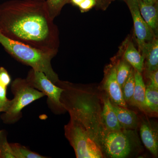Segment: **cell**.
<instances>
[{"mask_svg": "<svg viewBox=\"0 0 158 158\" xmlns=\"http://www.w3.org/2000/svg\"><path fill=\"white\" fill-rule=\"evenodd\" d=\"M0 33L53 56L59 35L46 0H9L0 4Z\"/></svg>", "mask_w": 158, "mask_h": 158, "instance_id": "obj_1", "label": "cell"}, {"mask_svg": "<svg viewBox=\"0 0 158 158\" xmlns=\"http://www.w3.org/2000/svg\"><path fill=\"white\" fill-rule=\"evenodd\" d=\"M64 89L60 101L70 117L80 121L100 145L105 129L102 119V98L95 91L59 81Z\"/></svg>", "mask_w": 158, "mask_h": 158, "instance_id": "obj_2", "label": "cell"}, {"mask_svg": "<svg viewBox=\"0 0 158 158\" xmlns=\"http://www.w3.org/2000/svg\"><path fill=\"white\" fill-rule=\"evenodd\" d=\"M0 44L5 50L20 62L31 66L32 69L41 72L54 84L59 81L51 64L54 58L52 55L22 43L17 42L0 33Z\"/></svg>", "mask_w": 158, "mask_h": 158, "instance_id": "obj_3", "label": "cell"}, {"mask_svg": "<svg viewBox=\"0 0 158 158\" xmlns=\"http://www.w3.org/2000/svg\"><path fill=\"white\" fill-rule=\"evenodd\" d=\"M100 146L104 156L124 158L135 152L140 145L135 130L122 129L113 131H106L102 136Z\"/></svg>", "mask_w": 158, "mask_h": 158, "instance_id": "obj_4", "label": "cell"}, {"mask_svg": "<svg viewBox=\"0 0 158 158\" xmlns=\"http://www.w3.org/2000/svg\"><path fill=\"white\" fill-rule=\"evenodd\" d=\"M65 135L77 158L104 157L100 145L78 120L70 117L64 127Z\"/></svg>", "mask_w": 158, "mask_h": 158, "instance_id": "obj_5", "label": "cell"}, {"mask_svg": "<svg viewBox=\"0 0 158 158\" xmlns=\"http://www.w3.org/2000/svg\"><path fill=\"white\" fill-rule=\"evenodd\" d=\"M11 90L14 98L10 100L7 110L2 116L3 122L6 123H13L18 121L22 116L21 111L25 107L45 96L42 92L32 87L27 79L20 78L12 82Z\"/></svg>", "mask_w": 158, "mask_h": 158, "instance_id": "obj_6", "label": "cell"}, {"mask_svg": "<svg viewBox=\"0 0 158 158\" xmlns=\"http://www.w3.org/2000/svg\"><path fill=\"white\" fill-rule=\"evenodd\" d=\"M33 88L44 94L48 97V104L56 111H65L60 101L64 89L52 83L41 72L31 69L26 78Z\"/></svg>", "mask_w": 158, "mask_h": 158, "instance_id": "obj_7", "label": "cell"}, {"mask_svg": "<svg viewBox=\"0 0 158 158\" xmlns=\"http://www.w3.org/2000/svg\"><path fill=\"white\" fill-rule=\"evenodd\" d=\"M127 4L133 18L135 37L141 53L148 44L154 38V33L141 16L138 0H127Z\"/></svg>", "mask_w": 158, "mask_h": 158, "instance_id": "obj_8", "label": "cell"}, {"mask_svg": "<svg viewBox=\"0 0 158 158\" xmlns=\"http://www.w3.org/2000/svg\"><path fill=\"white\" fill-rule=\"evenodd\" d=\"M103 90L109 97L112 103L127 108V105L123 99L122 91L117 77L116 65L111 66L108 69L103 83Z\"/></svg>", "mask_w": 158, "mask_h": 158, "instance_id": "obj_9", "label": "cell"}, {"mask_svg": "<svg viewBox=\"0 0 158 158\" xmlns=\"http://www.w3.org/2000/svg\"><path fill=\"white\" fill-rule=\"evenodd\" d=\"M140 124V135L142 143L150 152L156 157L158 154L157 125L148 120H143Z\"/></svg>", "mask_w": 158, "mask_h": 158, "instance_id": "obj_10", "label": "cell"}, {"mask_svg": "<svg viewBox=\"0 0 158 158\" xmlns=\"http://www.w3.org/2000/svg\"><path fill=\"white\" fill-rule=\"evenodd\" d=\"M102 119L105 132L113 131L122 129L110 99L105 94L102 95Z\"/></svg>", "mask_w": 158, "mask_h": 158, "instance_id": "obj_11", "label": "cell"}, {"mask_svg": "<svg viewBox=\"0 0 158 158\" xmlns=\"http://www.w3.org/2000/svg\"><path fill=\"white\" fill-rule=\"evenodd\" d=\"M112 104L122 128L127 130L137 129L139 124V118L137 113L133 110H129L127 108Z\"/></svg>", "mask_w": 158, "mask_h": 158, "instance_id": "obj_12", "label": "cell"}, {"mask_svg": "<svg viewBox=\"0 0 158 158\" xmlns=\"http://www.w3.org/2000/svg\"><path fill=\"white\" fill-rule=\"evenodd\" d=\"M135 87L131 100L129 104L138 108L142 112L146 113L145 105V90L146 85L141 73L134 69Z\"/></svg>", "mask_w": 158, "mask_h": 158, "instance_id": "obj_13", "label": "cell"}, {"mask_svg": "<svg viewBox=\"0 0 158 158\" xmlns=\"http://www.w3.org/2000/svg\"><path fill=\"white\" fill-rule=\"evenodd\" d=\"M139 10L141 16L149 26L153 33L157 32L158 27L157 2L150 4L138 0Z\"/></svg>", "mask_w": 158, "mask_h": 158, "instance_id": "obj_14", "label": "cell"}, {"mask_svg": "<svg viewBox=\"0 0 158 158\" xmlns=\"http://www.w3.org/2000/svg\"><path fill=\"white\" fill-rule=\"evenodd\" d=\"M146 59L147 75L158 70V40L155 38L148 43L141 52Z\"/></svg>", "mask_w": 158, "mask_h": 158, "instance_id": "obj_15", "label": "cell"}, {"mask_svg": "<svg viewBox=\"0 0 158 158\" xmlns=\"http://www.w3.org/2000/svg\"><path fill=\"white\" fill-rule=\"evenodd\" d=\"M124 60L129 63L135 70L141 73L144 69L145 58L137 50L132 42L128 44L124 54Z\"/></svg>", "mask_w": 158, "mask_h": 158, "instance_id": "obj_16", "label": "cell"}, {"mask_svg": "<svg viewBox=\"0 0 158 158\" xmlns=\"http://www.w3.org/2000/svg\"><path fill=\"white\" fill-rule=\"evenodd\" d=\"M145 105L146 114L156 115L158 113V88L146 86Z\"/></svg>", "mask_w": 158, "mask_h": 158, "instance_id": "obj_17", "label": "cell"}, {"mask_svg": "<svg viewBox=\"0 0 158 158\" xmlns=\"http://www.w3.org/2000/svg\"><path fill=\"white\" fill-rule=\"evenodd\" d=\"M15 158H46L37 153L31 151L19 143H10Z\"/></svg>", "mask_w": 158, "mask_h": 158, "instance_id": "obj_18", "label": "cell"}, {"mask_svg": "<svg viewBox=\"0 0 158 158\" xmlns=\"http://www.w3.org/2000/svg\"><path fill=\"white\" fill-rule=\"evenodd\" d=\"M116 66V77L122 89L133 68L129 63L125 60L120 61Z\"/></svg>", "mask_w": 158, "mask_h": 158, "instance_id": "obj_19", "label": "cell"}, {"mask_svg": "<svg viewBox=\"0 0 158 158\" xmlns=\"http://www.w3.org/2000/svg\"><path fill=\"white\" fill-rule=\"evenodd\" d=\"M135 87L134 69H132L129 75L122 88L123 96L127 104H129L132 98Z\"/></svg>", "mask_w": 158, "mask_h": 158, "instance_id": "obj_20", "label": "cell"}, {"mask_svg": "<svg viewBox=\"0 0 158 158\" xmlns=\"http://www.w3.org/2000/svg\"><path fill=\"white\" fill-rule=\"evenodd\" d=\"M70 0H46L49 14L51 18L54 19L59 12L62 7L65 4L70 2Z\"/></svg>", "mask_w": 158, "mask_h": 158, "instance_id": "obj_21", "label": "cell"}, {"mask_svg": "<svg viewBox=\"0 0 158 158\" xmlns=\"http://www.w3.org/2000/svg\"><path fill=\"white\" fill-rule=\"evenodd\" d=\"M0 158H15L4 130L0 131Z\"/></svg>", "mask_w": 158, "mask_h": 158, "instance_id": "obj_22", "label": "cell"}, {"mask_svg": "<svg viewBox=\"0 0 158 158\" xmlns=\"http://www.w3.org/2000/svg\"><path fill=\"white\" fill-rule=\"evenodd\" d=\"M11 82V77L7 70L3 67H0V84L7 87Z\"/></svg>", "mask_w": 158, "mask_h": 158, "instance_id": "obj_23", "label": "cell"}, {"mask_svg": "<svg viewBox=\"0 0 158 158\" xmlns=\"http://www.w3.org/2000/svg\"><path fill=\"white\" fill-rule=\"evenodd\" d=\"M97 4L96 0H83L78 6L82 11H87Z\"/></svg>", "mask_w": 158, "mask_h": 158, "instance_id": "obj_24", "label": "cell"}, {"mask_svg": "<svg viewBox=\"0 0 158 158\" xmlns=\"http://www.w3.org/2000/svg\"><path fill=\"white\" fill-rule=\"evenodd\" d=\"M147 76L149 80L148 85L153 88H158V70L151 73Z\"/></svg>", "mask_w": 158, "mask_h": 158, "instance_id": "obj_25", "label": "cell"}, {"mask_svg": "<svg viewBox=\"0 0 158 158\" xmlns=\"http://www.w3.org/2000/svg\"><path fill=\"white\" fill-rule=\"evenodd\" d=\"M6 88L7 87L0 84V102L5 104L9 103L10 100L6 98Z\"/></svg>", "mask_w": 158, "mask_h": 158, "instance_id": "obj_26", "label": "cell"}, {"mask_svg": "<svg viewBox=\"0 0 158 158\" xmlns=\"http://www.w3.org/2000/svg\"><path fill=\"white\" fill-rule=\"evenodd\" d=\"M9 102H10V100H9ZM9 103L7 104H5L0 102V112H5L6 111L9 106Z\"/></svg>", "mask_w": 158, "mask_h": 158, "instance_id": "obj_27", "label": "cell"}, {"mask_svg": "<svg viewBox=\"0 0 158 158\" xmlns=\"http://www.w3.org/2000/svg\"><path fill=\"white\" fill-rule=\"evenodd\" d=\"M83 0H70V2L75 6H78Z\"/></svg>", "mask_w": 158, "mask_h": 158, "instance_id": "obj_28", "label": "cell"}, {"mask_svg": "<svg viewBox=\"0 0 158 158\" xmlns=\"http://www.w3.org/2000/svg\"><path fill=\"white\" fill-rule=\"evenodd\" d=\"M144 2L150 4H154L157 2V0H141Z\"/></svg>", "mask_w": 158, "mask_h": 158, "instance_id": "obj_29", "label": "cell"}, {"mask_svg": "<svg viewBox=\"0 0 158 158\" xmlns=\"http://www.w3.org/2000/svg\"><path fill=\"white\" fill-rule=\"evenodd\" d=\"M96 1L97 3H102L105 2H106V0H96Z\"/></svg>", "mask_w": 158, "mask_h": 158, "instance_id": "obj_30", "label": "cell"}]
</instances>
